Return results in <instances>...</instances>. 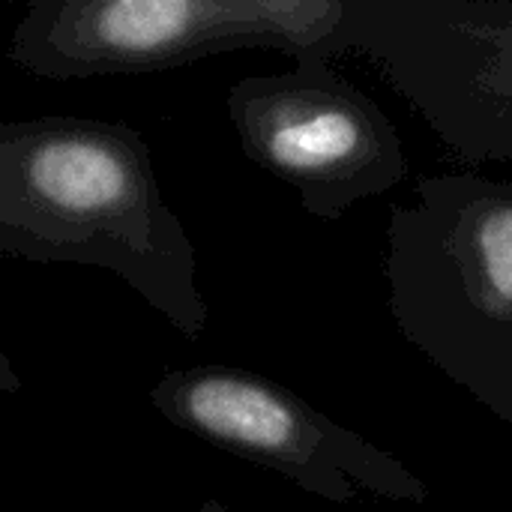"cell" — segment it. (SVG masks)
<instances>
[{"label": "cell", "mask_w": 512, "mask_h": 512, "mask_svg": "<svg viewBox=\"0 0 512 512\" xmlns=\"http://www.w3.org/2000/svg\"><path fill=\"white\" fill-rule=\"evenodd\" d=\"M0 255L108 270L183 339L207 330L192 237L126 123L48 114L0 126Z\"/></svg>", "instance_id": "6da1fadb"}, {"label": "cell", "mask_w": 512, "mask_h": 512, "mask_svg": "<svg viewBox=\"0 0 512 512\" xmlns=\"http://www.w3.org/2000/svg\"><path fill=\"white\" fill-rule=\"evenodd\" d=\"M450 381L465 387L492 414L512 405V339H489L468 345L450 366Z\"/></svg>", "instance_id": "52a82bcc"}, {"label": "cell", "mask_w": 512, "mask_h": 512, "mask_svg": "<svg viewBox=\"0 0 512 512\" xmlns=\"http://www.w3.org/2000/svg\"><path fill=\"white\" fill-rule=\"evenodd\" d=\"M228 117L240 150L291 186L315 219H342L408 177L396 126L333 60L240 78L228 87Z\"/></svg>", "instance_id": "8992f818"}, {"label": "cell", "mask_w": 512, "mask_h": 512, "mask_svg": "<svg viewBox=\"0 0 512 512\" xmlns=\"http://www.w3.org/2000/svg\"><path fill=\"white\" fill-rule=\"evenodd\" d=\"M270 48L303 60L354 51V0H33L9 60L48 81L144 75Z\"/></svg>", "instance_id": "7a4b0ae2"}, {"label": "cell", "mask_w": 512, "mask_h": 512, "mask_svg": "<svg viewBox=\"0 0 512 512\" xmlns=\"http://www.w3.org/2000/svg\"><path fill=\"white\" fill-rule=\"evenodd\" d=\"M387 309L426 360L512 339V183L438 174L417 183L414 207L387 225Z\"/></svg>", "instance_id": "3957f363"}, {"label": "cell", "mask_w": 512, "mask_h": 512, "mask_svg": "<svg viewBox=\"0 0 512 512\" xmlns=\"http://www.w3.org/2000/svg\"><path fill=\"white\" fill-rule=\"evenodd\" d=\"M354 51L453 156L512 159V0H354Z\"/></svg>", "instance_id": "5b68a950"}, {"label": "cell", "mask_w": 512, "mask_h": 512, "mask_svg": "<svg viewBox=\"0 0 512 512\" xmlns=\"http://www.w3.org/2000/svg\"><path fill=\"white\" fill-rule=\"evenodd\" d=\"M195 512H234L231 507H225V504H219V501H204L201 507Z\"/></svg>", "instance_id": "ba28073f"}, {"label": "cell", "mask_w": 512, "mask_h": 512, "mask_svg": "<svg viewBox=\"0 0 512 512\" xmlns=\"http://www.w3.org/2000/svg\"><path fill=\"white\" fill-rule=\"evenodd\" d=\"M147 399L180 432L276 471L330 504H354L363 495L393 504L429 501V486L408 465L258 372L222 363L171 369Z\"/></svg>", "instance_id": "277c9868"}]
</instances>
